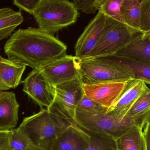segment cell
I'll return each mask as SVG.
<instances>
[{
	"label": "cell",
	"instance_id": "17",
	"mask_svg": "<svg viewBox=\"0 0 150 150\" xmlns=\"http://www.w3.org/2000/svg\"><path fill=\"white\" fill-rule=\"evenodd\" d=\"M26 67L0 55V92L16 88L21 82Z\"/></svg>",
	"mask_w": 150,
	"mask_h": 150
},
{
	"label": "cell",
	"instance_id": "10",
	"mask_svg": "<svg viewBox=\"0 0 150 150\" xmlns=\"http://www.w3.org/2000/svg\"><path fill=\"white\" fill-rule=\"evenodd\" d=\"M108 16L102 12L98 14L86 27L75 44V57L79 59L88 57L101 37Z\"/></svg>",
	"mask_w": 150,
	"mask_h": 150
},
{
	"label": "cell",
	"instance_id": "18",
	"mask_svg": "<svg viewBox=\"0 0 150 150\" xmlns=\"http://www.w3.org/2000/svg\"><path fill=\"white\" fill-rule=\"evenodd\" d=\"M23 21V17L21 12H16L8 7L1 8L0 41L11 36Z\"/></svg>",
	"mask_w": 150,
	"mask_h": 150
},
{
	"label": "cell",
	"instance_id": "26",
	"mask_svg": "<svg viewBox=\"0 0 150 150\" xmlns=\"http://www.w3.org/2000/svg\"><path fill=\"white\" fill-rule=\"evenodd\" d=\"M103 0H75L72 2L77 10L86 14H93L100 10Z\"/></svg>",
	"mask_w": 150,
	"mask_h": 150
},
{
	"label": "cell",
	"instance_id": "8",
	"mask_svg": "<svg viewBox=\"0 0 150 150\" xmlns=\"http://www.w3.org/2000/svg\"><path fill=\"white\" fill-rule=\"evenodd\" d=\"M39 71L54 86L80 77L79 59L67 54L44 66Z\"/></svg>",
	"mask_w": 150,
	"mask_h": 150
},
{
	"label": "cell",
	"instance_id": "6",
	"mask_svg": "<svg viewBox=\"0 0 150 150\" xmlns=\"http://www.w3.org/2000/svg\"><path fill=\"white\" fill-rule=\"evenodd\" d=\"M144 34L108 16L100 41L86 58L112 57L119 50L138 39Z\"/></svg>",
	"mask_w": 150,
	"mask_h": 150
},
{
	"label": "cell",
	"instance_id": "11",
	"mask_svg": "<svg viewBox=\"0 0 150 150\" xmlns=\"http://www.w3.org/2000/svg\"><path fill=\"white\" fill-rule=\"evenodd\" d=\"M127 81L82 84V88L87 97L109 110L120 97Z\"/></svg>",
	"mask_w": 150,
	"mask_h": 150
},
{
	"label": "cell",
	"instance_id": "14",
	"mask_svg": "<svg viewBox=\"0 0 150 150\" xmlns=\"http://www.w3.org/2000/svg\"><path fill=\"white\" fill-rule=\"evenodd\" d=\"M112 57L123 60L150 64V32L116 52Z\"/></svg>",
	"mask_w": 150,
	"mask_h": 150
},
{
	"label": "cell",
	"instance_id": "25",
	"mask_svg": "<svg viewBox=\"0 0 150 150\" xmlns=\"http://www.w3.org/2000/svg\"><path fill=\"white\" fill-rule=\"evenodd\" d=\"M9 150H24L31 145L28 139L18 129H11Z\"/></svg>",
	"mask_w": 150,
	"mask_h": 150
},
{
	"label": "cell",
	"instance_id": "21",
	"mask_svg": "<svg viewBox=\"0 0 150 150\" xmlns=\"http://www.w3.org/2000/svg\"><path fill=\"white\" fill-rule=\"evenodd\" d=\"M87 144L83 150H117L115 139L87 130Z\"/></svg>",
	"mask_w": 150,
	"mask_h": 150
},
{
	"label": "cell",
	"instance_id": "4",
	"mask_svg": "<svg viewBox=\"0 0 150 150\" xmlns=\"http://www.w3.org/2000/svg\"><path fill=\"white\" fill-rule=\"evenodd\" d=\"M32 15L38 28L53 35L77 21L78 10L66 0H40Z\"/></svg>",
	"mask_w": 150,
	"mask_h": 150
},
{
	"label": "cell",
	"instance_id": "2",
	"mask_svg": "<svg viewBox=\"0 0 150 150\" xmlns=\"http://www.w3.org/2000/svg\"><path fill=\"white\" fill-rule=\"evenodd\" d=\"M74 122L61 117L48 108H41L38 113L25 117L17 128L41 150H51L56 139L71 126Z\"/></svg>",
	"mask_w": 150,
	"mask_h": 150
},
{
	"label": "cell",
	"instance_id": "29",
	"mask_svg": "<svg viewBox=\"0 0 150 150\" xmlns=\"http://www.w3.org/2000/svg\"><path fill=\"white\" fill-rule=\"evenodd\" d=\"M11 131L0 130V150H9Z\"/></svg>",
	"mask_w": 150,
	"mask_h": 150
},
{
	"label": "cell",
	"instance_id": "3",
	"mask_svg": "<svg viewBox=\"0 0 150 150\" xmlns=\"http://www.w3.org/2000/svg\"><path fill=\"white\" fill-rule=\"evenodd\" d=\"M79 64L82 84L127 81L135 79L130 69L116 59L89 58L79 59Z\"/></svg>",
	"mask_w": 150,
	"mask_h": 150
},
{
	"label": "cell",
	"instance_id": "9",
	"mask_svg": "<svg viewBox=\"0 0 150 150\" xmlns=\"http://www.w3.org/2000/svg\"><path fill=\"white\" fill-rule=\"evenodd\" d=\"M21 83L23 84V91L41 108H48L54 100L55 86L50 83L42 73L33 69Z\"/></svg>",
	"mask_w": 150,
	"mask_h": 150
},
{
	"label": "cell",
	"instance_id": "1",
	"mask_svg": "<svg viewBox=\"0 0 150 150\" xmlns=\"http://www.w3.org/2000/svg\"><path fill=\"white\" fill-rule=\"evenodd\" d=\"M4 49L8 59L39 70L66 55L67 46L53 35L30 27L12 34Z\"/></svg>",
	"mask_w": 150,
	"mask_h": 150
},
{
	"label": "cell",
	"instance_id": "30",
	"mask_svg": "<svg viewBox=\"0 0 150 150\" xmlns=\"http://www.w3.org/2000/svg\"><path fill=\"white\" fill-rule=\"evenodd\" d=\"M24 150H41L40 149H38L37 147H35V146H33V145H31L30 146H29L28 147L25 149Z\"/></svg>",
	"mask_w": 150,
	"mask_h": 150
},
{
	"label": "cell",
	"instance_id": "7",
	"mask_svg": "<svg viewBox=\"0 0 150 150\" xmlns=\"http://www.w3.org/2000/svg\"><path fill=\"white\" fill-rule=\"evenodd\" d=\"M54 100L48 109L61 117L74 121L76 107L84 93L80 79H75L55 86Z\"/></svg>",
	"mask_w": 150,
	"mask_h": 150
},
{
	"label": "cell",
	"instance_id": "15",
	"mask_svg": "<svg viewBox=\"0 0 150 150\" xmlns=\"http://www.w3.org/2000/svg\"><path fill=\"white\" fill-rule=\"evenodd\" d=\"M88 139L87 130L74 122L57 138L51 150H83Z\"/></svg>",
	"mask_w": 150,
	"mask_h": 150
},
{
	"label": "cell",
	"instance_id": "16",
	"mask_svg": "<svg viewBox=\"0 0 150 150\" xmlns=\"http://www.w3.org/2000/svg\"><path fill=\"white\" fill-rule=\"evenodd\" d=\"M19 108L14 92H0V130H10L16 126Z\"/></svg>",
	"mask_w": 150,
	"mask_h": 150
},
{
	"label": "cell",
	"instance_id": "24",
	"mask_svg": "<svg viewBox=\"0 0 150 150\" xmlns=\"http://www.w3.org/2000/svg\"><path fill=\"white\" fill-rule=\"evenodd\" d=\"M123 0H103L99 11L107 16L123 23L120 14V8Z\"/></svg>",
	"mask_w": 150,
	"mask_h": 150
},
{
	"label": "cell",
	"instance_id": "28",
	"mask_svg": "<svg viewBox=\"0 0 150 150\" xmlns=\"http://www.w3.org/2000/svg\"><path fill=\"white\" fill-rule=\"evenodd\" d=\"M39 1L40 0H14L13 4L20 10H23L32 15Z\"/></svg>",
	"mask_w": 150,
	"mask_h": 150
},
{
	"label": "cell",
	"instance_id": "13",
	"mask_svg": "<svg viewBox=\"0 0 150 150\" xmlns=\"http://www.w3.org/2000/svg\"><path fill=\"white\" fill-rule=\"evenodd\" d=\"M118 150H150V118L115 139Z\"/></svg>",
	"mask_w": 150,
	"mask_h": 150
},
{
	"label": "cell",
	"instance_id": "20",
	"mask_svg": "<svg viewBox=\"0 0 150 150\" xmlns=\"http://www.w3.org/2000/svg\"><path fill=\"white\" fill-rule=\"evenodd\" d=\"M150 116V90L147 87L130 109L125 117L145 118Z\"/></svg>",
	"mask_w": 150,
	"mask_h": 150
},
{
	"label": "cell",
	"instance_id": "12",
	"mask_svg": "<svg viewBox=\"0 0 150 150\" xmlns=\"http://www.w3.org/2000/svg\"><path fill=\"white\" fill-rule=\"evenodd\" d=\"M147 87L141 80L132 79L126 82L123 91L112 108L107 114L123 119L139 97Z\"/></svg>",
	"mask_w": 150,
	"mask_h": 150
},
{
	"label": "cell",
	"instance_id": "31",
	"mask_svg": "<svg viewBox=\"0 0 150 150\" xmlns=\"http://www.w3.org/2000/svg\"></svg>",
	"mask_w": 150,
	"mask_h": 150
},
{
	"label": "cell",
	"instance_id": "23",
	"mask_svg": "<svg viewBox=\"0 0 150 150\" xmlns=\"http://www.w3.org/2000/svg\"><path fill=\"white\" fill-rule=\"evenodd\" d=\"M108 109L92 100L85 94L79 102L76 111L90 114L107 113Z\"/></svg>",
	"mask_w": 150,
	"mask_h": 150
},
{
	"label": "cell",
	"instance_id": "5",
	"mask_svg": "<svg viewBox=\"0 0 150 150\" xmlns=\"http://www.w3.org/2000/svg\"><path fill=\"white\" fill-rule=\"evenodd\" d=\"M150 117L145 118L125 117L123 119L107 113L75 112L74 121L86 129L114 139L122 136L132 127L142 124Z\"/></svg>",
	"mask_w": 150,
	"mask_h": 150
},
{
	"label": "cell",
	"instance_id": "27",
	"mask_svg": "<svg viewBox=\"0 0 150 150\" xmlns=\"http://www.w3.org/2000/svg\"><path fill=\"white\" fill-rule=\"evenodd\" d=\"M139 30L143 33L150 32V0H141Z\"/></svg>",
	"mask_w": 150,
	"mask_h": 150
},
{
	"label": "cell",
	"instance_id": "19",
	"mask_svg": "<svg viewBox=\"0 0 150 150\" xmlns=\"http://www.w3.org/2000/svg\"><path fill=\"white\" fill-rule=\"evenodd\" d=\"M141 2V0H123L120 8V14L123 23L138 30Z\"/></svg>",
	"mask_w": 150,
	"mask_h": 150
},
{
	"label": "cell",
	"instance_id": "22",
	"mask_svg": "<svg viewBox=\"0 0 150 150\" xmlns=\"http://www.w3.org/2000/svg\"><path fill=\"white\" fill-rule=\"evenodd\" d=\"M117 60L126 65L132 72L134 79L141 80L149 85L150 83V64L118 59Z\"/></svg>",
	"mask_w": 150,
	"mask_h": 150
}]
</instances>
